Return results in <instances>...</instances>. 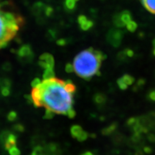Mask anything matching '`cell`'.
<instances>
[{
	"label": "cell",
	"instance_id": "11",
	"mask_svg": "<svg viewBox=\"0 0 155 155\" xmlns=\"http://www.w3.org/2000/svg\"><path fill=\"white\" fill-rule=\"evenodd\" d=\"M17 141V136L14 134L11 133L8 137V138H7V141H5V144H4L5 150H10L12 147L16 146Z\"/></svg>",
	"mask_w": 155,
	"mask_h": 155
},
{
	"label": "cell",
	"instance_id": "40",
	"mask_svg": "<svg viewBox=\"0 0 155 155\" xmlns=\"http://www.w3.org/2000/svg\"><path fill=\"white\" fill-rule=\"evenodd\" d=\"M135 155H144V152L140 150H138L137 151V152H136Z\"/></svg>",
	"mask_w": 155,
	"mask_h": 155
},
{
	"label": "cell",
	"instance_id": "29",
	"mask_svg": "<svg viewBox=\"0 0 155 155\" xmlns=\"http://www.w3.org/2000/svg\"><path fill=\"white\" fill-rule=\"evenodd\" d=\"M147 98L151 101H155V90H152L147 94Z\"/></svg>",
	"mask_w": 155,
	"mask_h": 155
},
{
	"label": "cell",
	"instance_id": "38",
	"mask_svg": "<svg viewBox=\"0 0 155 155\" xmlns=\"http://www.w3.org/2000/svg\"><path fill=\"white\" fill-rule=\"evenodd\" d=\"M144 83H145V81L144 80V79H140V80L138 81V82H137V85H136V86H135L136 88H139V87L143 86H144Z\"/></svg>",
	"mask_w": 155,
	"mask_h": 155
},
{
	"label": "cell",
	"instance_id": "14",
	"mask_svg": "<svg viewBox=\"0 0 155 155\" xmlns=\"http://www.w3.org/2000/svg\"><path fill=\"white\" fill-rule=\"evenodd\" d=\"M144 7L152 14H155V0H141Z\"/></svg>",
	"mask_w": 155,
	"mask_h": 155
},
{
	"label": "cell",
	"instance_id": "16",
	"mask_svg": "<svg viewBox=\"0 0 155 155\" xmlns=\"http://www.w3.org/2000/svg\"><path fill=\"white\" fill-rule=\"evenodd\" d=\"M45 139L42 137L40 135H35L32 137V139H31V144L33 147L37 146H41V144H45Z\"/></svg>",
	"mask_w": 155,
	"mask_h": 155
},
{
	"label": "cell",
	"instance_id": "21",
	"mask_svg": "<svg viewBox=\"0 0 155 155\" xmlns=\"http://www.w3.org/2000/svg\"><path fill=\"white\" fill-rule=\"evenodd\" d=\"M64 5L68 11H73L76 7V2L74 0H65Z\"/></svg>",
	"mask_w": 155,
	"mask_h": 155
},
{
	"label": "cell",
	"instance_id": "20",
	"mask_svg": "<svg viewBox=\"0 0 155 155\" xmlns=\"http://www.w3.org/2000/svg\"><path fill=\"white\" fill-rule=\"evenodd\" d=\"M113 22L114 24L117 28H122L125 26L123 22L121 21V17H120V13L116 14L113 17Z\"/></svg>",
	"mask_w": 155,
	"mask_h": 155
},
{
	"label": "cell",
	"instance_id": "13",
	"mask_svg": "<svg viewBox=\"0 0 155 155\" xmlns=\"http://www.w3.org/2000/svg\"><path fill=\"white\" fill-rule=\"evenodd\" d=\"M112 134H113L112 135V141H113L114 144L120 145L125 141V137L122 134L115 131Z\"/></svg>",
	"mask_w": 155,
	"mask_h": 155
},
{
	"label": "cell",
	"instance_id": "10",
	"mask_svg": "<svg viewBox=\"0 0 155 155\" xmlns=\"http://www.w3.org/2000/svg\"><path fill=\"white\" fill-rule=\"evenodd\" d=\"M78 23L80 28L83 31L90 30L94 26L93 21L88 19V17H86L85 15H80L78 17Z\"/></svg>",
	"mask_w": 155,
	"mask_h": 155
},
{
	"label": "cell",
	"instance_id": "22",
	"mask_svg": "<svg viewBox=\"0 0 155 155\" xmlns=\"http://www.w3.org/2000/svg\"><path fill=\"white\" fill-rule=\"evenodd\" d=\"M12 81L6 78H0V91L4 88H11Z\"/></svg>",
	"mask_w": 155,
	"mask_h": 155
},
{
	"label": "cell",
	"instance_id": "27",
	"mask_svg": "<svg viewBox=\"0 0 155 155\" xmlns=\"http://www.w3.org/2000/svg\"><path fill=\"white\" fill-rule=\"evenodd\" d=\"M8 151L10 155H20L21 154L20 150H19L16 146L12 147L10 150H9Z\"/></svg>",
	"mask_w": 155,
	"mask_h": 155
},
{
	"label": "cell",
	"instance_id": "5",
	"mask_svg": "<svg viewBox=\"0 0 155 155\" xmlns=\"http://www.w3.org/2000/svg\"><path fill=\"white\" fill-rule=\"evenodd\" d=\"M124 38V32L119 28H112L108 32L106 40L114 48H119L121 45Z\"/></svg>",
	"mask_w": 155,
	"mask_h": 155
},
{
	"label": "cell",
	"instance_id": "24",
	"mask_svg": "<svg viewBox=\"0 0 155 155\" xmlns=\"http://www.w3.org/2000/svg\"><path fill=\"white\" fill-rule=\"evenodd\" d=\"M126 26H127V30H129V32H135L136 30H137V22H134V20L130 21V22L128 23V24L126 25Z\"/></svg>",
	"mask_w": 155,
	"mask_h": 155
},
{
	"label": "cell",
	"instance_id": "2",
	"mask_svg": "<svg viewBox=\"0 0 155 155\" xmlns=\"http://www.w3.org/2000/svg\"><path fill=\"white\" fill-rule=\"evenodd\" d=\"M106 55L99 50L90 48L84 50L75 56L73 60V69L77 75L89 80L94 75L100 74L101 62Z\"/></svg>",
	"mask_w": 155,
	"mask_h": 155
},
{
	"label": "cell",
	"instance_id": "33",
	"mask_svg": "<svg viewBox=\"0 0 155 155\" xmlns=\"http://www.w3.org/2000/svg\"><path fill=\"white\" fill-rule=\"evenodd\" d=\"M41 83V81H40V78H35L33 81H32V83H31V86H32V88H36V87H38L39 85Z\"/></svg>",
	"mask_w": 155,
	"mask_h": 155
},
{
	"label": "cell",
	"instance_id": "26",
	"mask_svg": "<svg viewBox=\"0 0 155 155\" xmlns=\"http://www.w3.org/2000/svg\"><path fill=\"white\" fill-rule=\"evenodd\" d=\"M13 130L15 131H16V132H24L25 131V127L23 126L22 124H15L12 127Z\"/></svg>",
	"mask_w": 155,
	"mask_h": 155
},
{
	"label": "cell",
	"instance_id": "6",
	"mask_svg": "<svg viewBox=\"0 0 155 155\" xmlns=\"http://www.w3.org/2000/svg\"><path fill=\"white\" fill-rule=\"evenodd\" d=\"M38 65L45 70L48 68H54L55 60H54L53 56L48 53L42 54L39 58Z\"/></svg>",
	"mask_w": 155,
	"mask_h": 155
},
{
	"label": "cell",
	"instance_id": "25",
	"mask_svg": "<svg viewBox=\"0 0 155 155\" xmlns=\"http://www.w3.org/2000/svg\"><path fill=\"white\" fill-rule=\"evenodd\" d=\"M18 118V116H17V114L14 111H12L9 112V113L7 114V119L9 120V121H16Z\"/></svg>",
	"mask_w": 155,
	"mask_h": 155
},
{
	"label": "cell",
	"instance_id": "44",
	"mask_svg": "<svg viewBox=\"0 0 155 155\" xmlns=\"http://www.w3.org/2000/svg\"><path fill=\"white\" fill-rule=\"evenodd\" d=\"M74 1H75V2H78V0H74Z\"/></svg>",
	"mask_w": 155,
	"mask_h": 155
},
{
	"label": "cell",
	"instance_id": "15",
	"mask_svg": "<svg viewBox=\"0 0 155 155\" xmlns=\"http://www.w3.org/2000/svg\"><path fill=\"white\" fill-rule=\"evenodd\" d=\"M118 127V124L117 123L114 122V123H112L111 124H110L108 127H106V128H104V129L101 131L102 134H104V136H108L111 135L112 134H114L115 132L116 129Z\"/></svg>",
	"mask_w": 155,
	"mask_h": 155
},
{
	"label": "cell",
	"instance_id": "43",
	"mask_svg": "<svg viewBox=\"0 0 155 155\" xmlns=\"http://www.w3.org/2000/svg\"><path fill=\"white\" fill-rule=\"evenodd\" d=\"M30 155H35V154H31ZM39 155H49V154H45V153H44V154H39Z\"/></svg>",
	"mask_w": 155,
	"mask_h": 155
},
{
	"label": "cell",
	"instance_id": "17",
	"mask_svg": "<svg viewBox=\"0 0 155 155\" xmlns=\"http://www.w3.org/2000/svg\"><path fill=\"white\" fill-rule=\"evenodd\" d=\"M120 17H121V21L123 22L124 24L125 25V26L130 22V21L132 20L130 12L127 10L121 12L120 13Z\"/></svg>",
	"mask_w": 155,
	"mask_h": 155
},
{
	"label": "cell",
	"instance_id": "39",
	"mask_svg": "<svg viewBox=\"0 0 155 155\" xmlns=\"http://www.w3.org/2000/svg\"><path fill=\"white\" fill-rule=\"evenodd\" d=\"M143 151L146 154H151L152 152V149L150 147H144V149H143Z\"/></svg>",
	"mask_w": 155,
	"mask_h": 155
},
{
	"label": "cell",
	"instance_id": "31",
	"mask_svg": "<svg viewBox=\"0 0 155 155\" xmlns=\"http://www.w3.org/2000/svg\"><path fill=\"white\" fill-rule=\"evenodd\" d=\"M12 66L11 63H9V62H6V63H4L2 65V69L5 71H7V72L10 71L12 70Z\"/></svg>",
	"mask_w": 155,
	"mask_h": 155
},
{
	"label": "cell",
	"instance_id": "19",
	"mask_svg": "<svg viewBox=\"0 0 155 155\" xmlns=\"http://www.w3.org/2000/svg\"><path fill=\"white\" fill-rule=\"evenodd\" d=\"M42 78L44 80H49V79H52L55 78V71H54L53 68H48L44 71L43 75H42Z\"/></svg>",
	"mask_w": 155,
	"mask_h": 155
},
{
	"label": "cell",
	"instance_id": "8",
	"mask_svg": "<svg viewBox=\"0 0 155 155\" xmlns=\"http://www.w3.org/2000/svg\"><path fill=\"white\" fill-rule=\"evenodd\" d=\"M134 82V78L133 76L129 74H125L119 78V80L117 81V84L120 89L126 90L128 87L131 86Z\"/></svg>",
	"mask_w": 155,
	"mask_h": 155
},
{
	"label": "cell",
	"instance_id": "30",
	"mask_svg": "<svg viewBox=\"0 0 155 155\" xmlns=\"http://www.w3.org/2000/svg\"><path fill=\"white\" fill-rule=\"evenodd\" d=\"M11 88H9V87H7V88H4L1 90V94L3 96L5 97H7L8 96L9 94H10V92H11V90H10Z\"/></svg>",
	"mask_w": 155,
	"mask_h": 155
},
{
	"label": "cell",
	"instance_id": "9",
	"mask_svg": "<svg viewBox=\"0 0 155 155\" xmlns=\"http://www.w3.org/2000/svg\"><path fill=\"white\" fill-rule=\"evenodd\" d=\"M47 6L45 4L42 3V2H38L35 3L33 6L32 7V12L35 16L37 17H42V16H45L46 17V8H47Z\"/></svg>",
	"mask_w": 155,
	"mask_h": 155
},
{
	"label": "cell",
	"instance_id": "35",
	"mask_svg": "<svg viewBox=\"0 0 155 155\" xmlns=\"http://www.w3.org/2000/svg\"><path fill=\"white\" fill-rule=\"evenodd\" d=\"M57 44L60 46H65L67 44V40L65 39H59L58 40Z\"/></svg>",
	"mask_w": 155,
	"mask_h": 155
},
{
	"label": "cell",
	"instance_id": "37",
	"mask_svg": "<svg viewBox=\"0 0 155 155\" xmlns=\"http://www.w3.org/2000/svg\"><path fill=\"white\" fill-rule=\"evenodd\" d=\"M48 38H49L50 39H52V40H53V39H55L56 35H55V32H54L53 30H50L49 32H48Z\"/></svg>",
	"mask_w": 155,
	"mask_h": 155
},
{
	"label": "cell",
	"instance_id": "12",
	"mask_svg": "<svg viewBox=\"0 0 155 155\" xmlns=\"http://www.w3.org/2000/svg\"><path fill=\"white\" fill-rule=\"evenodd\" d=\"M107 97L102 93H97L94 96V101L98 106H103L106 103Z\"/></svg>",
	"mask_w": 155,
	"mask_h": 155
},
{
	"label": "cell",
	"instance_id": "18",
	"mask_svg": "<svg viewBox=\"0 0 155 155\" xmlns=\"http://www.w3.org/2000/svg\"><path fill=\"white\" fill-rule=\"evenodd\" d=\"M146 116L150 124V130L155 131V112H150L147 114Z\"/></svg>",
	"mask_w": 155,
	"mask_h": 155
},
{
	"label": "cell",
	"instance_id": "41",
	"mask_svg": "<svg viewBox=\"0 0 155 155\" xmlns=\"http://www.w3.org/2000/svg\"><path fill=\"white\" fill-rule=\"evenodd\" d=\"M153 54L155 56V39L154 40V41H153Z\"/></svg>",
	"mask_w": 155,
	"mask_h": 155
},
{
	"label": "cell",
	"instance_id": "7",
	"mask_svg": "<svg viewBox=\"0 0 155 155\" xmlns=\"http://www.w3.org/2000/svg\"><path fill=\"white\" fill-rule=\"evenodd\" d=\"M71 134L73 138L78 139L79 141L86 140L89 137L88 133L83 130V128L79 125H73L71 128Z\"/></svg>",
	"mask_w": 155,
	"mask_h": 155
},
{
	"label": "cell",
	"instance_id": "34",
	"mask_svg": "<svg viewBox=\"0 0 155 155\" xmlns=\"http://www.w3.org/2000/svg\"><path fill=\"white\" fill-rule=\"evenodd\" d=\"M125 52L126 55H127L128 58H132L134 56V51L131 49H126L124 50Z\"/></svg>",
	"mask_w": 155,
	"mask_h": 155
},
{
	"label": "cell",
	"instance_id": "32",
	"mask_svg": "<svg viewBox=\"0 0 155 155\" xmlns=\"http://www.w3.org/2000/svg\"><path fill=\"white\" fill-rule=\"evenodd\" d=\"M65 71L68 73H71L74 72V69H73V65L71 63H68L65 65Z\"/></svg>",
	"mask_w": 155,
	"mask_h": 155
},
{
	"label": "cell",
	"instance_id": "23",
	"mask_svg": "<svg viewBox=\"0 0 155 155\" xmlns=\"http://www.w3.org/2000/svg\"><path fill=\"white\" fill-rule=\"evenodd\" d=\"M10 134L11 132L8 130L3 131L2 132H1V134H0V142H1L3 145L5 144V141H7V139L8 138V137Z\"/></svg>",
	"mask_w": 155,
	"mask_h": 155
},
{
	"label": "cell",
	"instance_id": "42",
	"mask_svg": "<svg viewBox=\"0 0 155 155\" xmlns=\"http://www.w3.org/2000/svg\"><path fill=\"white\" fill-rule=\"evenodd\" d=\"M81 155H94V154H93L92 152H86V153H84V154H81Z\"/></svg>",
	"mask_w": 155,
	"mask_h": 155
},
{
	"label": "cell",
	"instance_id": "1",
	"mask_svg": "<svg viewBox=\"0 0 155 155\" xmlns=\"http://www.w3.org/2000/svg\"><path fill=\"white\" fill-rule=\"evenodd\" d=\"M42 91V105L55 114L75 117L73 94L67 90L65 81L54 78L44 80L38 86Z\"/></svg>",
	"mask_w": 155,
	"mask_h": 155
},
{
	"label": "cell",
	"instance_id": "3",
	"mask_svg": "<svg viewBox=\"0 0 155 155\" xmlns=\"http://www.w3.org/2000/svg\"><path fill=\"white\" fill-rule=\"evenodd\" d=\"M3 7L4 3L0 2V50L7 47L25 23L22 16L15 12L5 10Z\"/></svg>",
	"mask_w": 155,
	"mask_h": 155
},
{
	"label": "cell",
	"instance_id": "36",
	"mask_svg": "<svg viewBox=\"0 0 155 155\" xmlns=\"http://www.w3.org/2000/svg\"><path fill=\"white\" fill-rule=\"evenodd\" d=\"M147 139L150 142H155V135L154 134H150L147 135Z\"/></svg>",
	"mask_w": 155,
	"mask_h": 155
},
{
	"label": "cell",
	"instance_id": "28",
	"mask_svg": "<svg viewBox=\"0 0 155 155\" xmlns=\"http://www.w3.org/2000/svg\"><path fill=\"white\" fill-rule=\"evenodd\" d=\"M54 114H55V113H54L53 111H52L51 110L46 108L45 114V116H44L43 118H44V119H51L52 118H53Z\"/></svg>",
	"mask_w": 155,
	"mask_h": 155
},
{
	"label": "cell",
	"instance_id": "4",
	"mask_svg": "<svg viewBox=\"0 0 155 155\" xmlns=\"http://www.w3.org/2000/svg\"><path fill=\"white\" fill-rule=\"evenodd\" d=\"M17 55L19 61L22 63H30L33 61L35 54L30 45H23L17 50Z\"/></svg>",
	"mask_w": 155,
	"mask_h": 155
}]
</instances>
